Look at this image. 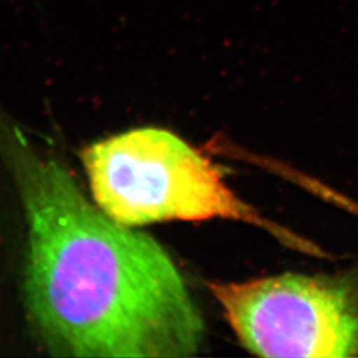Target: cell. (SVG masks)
<instances>
[{"mask_svg":"<svg viewBox=\"0 0 358 358\" xmlns=\"http://www.w3.org/2000/svg\"><path fill=\"white\" fill-rule=\"evenodd\" d=\"M13 162L28 220L27 309L52 355H196L205 321L166 250L92 205L55 159L20 145Z\"/></svg>","mask_w":358,"mask_h":358,"instance_id":"cell-1","label":"cell"},{"mask_svg":"<svg viewBox=\"0 0 358 358\" xmlns=\"http://www.w3.org/2000/svg\"><path fill=\"white\" fill-rule=\"evenodd\" d=\"M81 161L94 203L121 224L227 219L322 255L313 244L262 217L226 185L217 165L165 129H131L94 142L81 152Z\"/></svg>","mask_w":358,"mask_h":358,"instance_id":"cell-2","label":"cell"},{"mask_svg":"<svg viewBox=\"0 0 358 358\" xmlns=\"http://www.w3.org/2000/svg\"><path fill=\"white\" fill-rule=\"evenodd\" d=\"M241 345L262 357H358V266L210 282Z\"/></svg>","mask_w":358,"mask_h":358,"instance_id":"cell-3","label":"cell"}]
</instances>
